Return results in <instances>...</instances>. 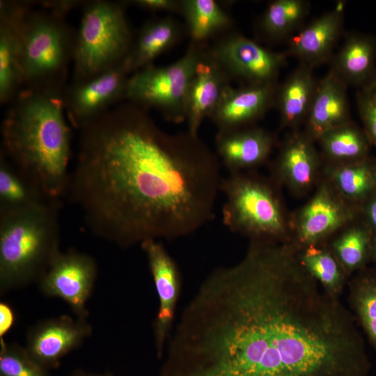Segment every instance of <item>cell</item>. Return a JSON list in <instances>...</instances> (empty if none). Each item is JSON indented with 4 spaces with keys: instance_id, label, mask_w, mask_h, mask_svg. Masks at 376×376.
<instances>
[{
    "instance_id": "1",
    "label": "cell",
    "mask_w": 376,
    "mask_h": 376,
    "mask_svg": "<svg viewBox=\"0 0 376 376\" xmlns=\"http://www.w3.org/2000/svg\"><path fill=\"white\" fill-rule=\"evenodd\" d=\"M168 376H366L352 313L301 265L291 241H251L217 268L168 340Z\"/></svg>"
},
{
    "instance_id": "12",
    "label": "cell",
    "mask_w": 376,
    "mask_h": 376,
    "mask_svg": "<svg viewBox=\"0 0 376 376\" xmlns=\"http://www.w3.org/2000/svg\"><path fill=\"white\" fill-rule=\"evenodd\" d=\"M96 275L97 265L91 256L75 251H60L39 280L40 288L47 296L67 301L84 318Z\"/></svg>"
},
{
    "instance_id": "20",
    "label": "cell",
    "mask_w": 376,
    "mask_h": 376,
    "mask_svg": "<svg viewBox=\"0 0 376 376\" xmlns=\"http://www.w3.org/2000/svg\"><path fill=\"white\" fill-rule=\"evenodd\" d=\"M312 139L306 132H295L283 143L272 170L274 178L297 193L313 187L319 158Z\"/></svg>"
},
{
    "instance_id": "11",
    "label": "cell",
    "mask_w": 376,
    "mask_h": 376,
    "mask_svg": "<svg viewBox=\"0 0 376 376\" xmlns=\"http://www.w3.org/2000/svg\"><path fill=\"white\" fill-rule=\"evenodd\" d=\"M357 209L341 197L330 182L324 183L301 209L295 221L292 242L299 249L320 244L353 221Z\"/></svg>"
},
{
    "instance_id": "38",
    "label": "cell",
    "mask_w": 376,
    "mask_h": 376,
    "mask_svg": "<svg viewBox=\"0 0 376 376\" xmlns=\"http://www.w3.org/2000/svg\"><path fill=\"white\" fill-rule=\"evenodd\" d=\"M14 315L10 308L1 303L0 305V335L2 336L13 323Z\"/></svg>"
},
{
    "instance_id": "33",
    "label": "cell",
    "mask_w": 376,
    "mask_h": 376,
    "mask_svg": "<svg viewBox=\"0 0 376 376\" xmlns=\"http://www.w3.org/2000/svg\"><path fill=\"white\" fill-rule=\"evenodd\" d=\"M0 376H49L46 368L26 351L1 339Z\"/></svg>"
},
{
    "instance_id": "14",
    "label": "cell",
    "mask_w": 376,
    "mask_h": 376,
    "mask_svg": "<svg viewBox=\"0 0 376 376\" xmlns=\"http://www.w3.org/2000/svg\"><path fill=\"white\" fill-rule=\"evenodd\" d=\"M277 86L276 84H263L234 88L229 84L209 118L217 125L218 131L247 127L275 104Z\"/></svg>"
},
{
    "instance_id": "35",
    "label": "cell",
    "mask_w": 376,
    "mask_h": 376,
    "mask_svg": "<svg viewBox=\"0 0 376 376\" xmlns=\"http://www.w3.org/2000/svg\"><path fill=\"white\" fill-rule=\"evenodd\" d=\"M126 4L152 11L180 13V1L175 0H132L125 1Z\"/></svg>"
},
{
    "instance_id": "36",
    "label": "cell",
    "mask_w": 376,
    "mask_h": 376,
    "mask_svg": "<svg viewBox=\"0 0 376 376\" xmlns=\"http://www.w3.org/2000/svg\"><path fill=\"white\" fill-rule=\"evenodd\" d=\"M86 2L80 0H56L42 1L37 3L40 4L44 9L65 16L72 9L80 6H83Z\"/></svg>"
},
{
    "instance_id": "7",
    "label": "cell",
    "mask_w": 376,
    "mask_h": 376,
    "mask_svg": "<svg viewBox=\"0 0 376 376\" xmlns=\"http://www.w3.org/2000/svg\"><path fill=\"white\" fill-rule=\"evenodd\" d=\"M124 1H86L76 38L72 82H81L125 62L133 41Z\"/></svg>"
},
{
    "instance_id": "25",
    "label": "cell",
    "mask_w": 376,
    "mask_h": 376,
    "mask_svg": "<svg viewBox=\"0 0 376 376\" xmlns=\"http://www.w3.org/2000/svg\"><path fill=\"white\" fill-rule=\"evenodd\" d=\"M22 171L0 153V214L50 201Z\"/></svg>"
},
{
    "instance_id": "24",
    "label": "cell",
    "mask_w": 376,
    "mask_h": 376,
    "mask_svg": "<svg viewBox=\"0 0 376 376\" xmlns=\"http://www.w3.org/2000/svg\"><path fill=\"white\" fill-rule=\"evenodd\" d=\"M181 34L180 25L170 17L146 23L140 30L125 65L130 75L152 64V61L172 47Z\"/></svg>"
},
{
    "instance_id": "17",
    "label": "cell",
    "mask_w": 376,
    "mask_h": 376,
    "mask_svg": "<svg viewBox=\"0 0 376 376\" xmlns=\"http://www.w3.org/2000/svg\"><path fill=\"white\" fill-rule=\"evenodd\" d=\"M0 103L10 104L23 88L19 63V32L31 1H0Z\"/></svg>"
},
{
    "instance_id": "41",
    "label": "cell",
    "mask_w": 376,
    "mask_h": 376,
    "mask_svg": "<svg viewBox=\"0 0 376 376\" xmlns=\"http://www.w3.org/2000/svg\"><path fill=\"white\" fill-rule=\"evenodd\" d=\"M371 84H376V75H375L373 82Z\"/></svg>"
},
{
    "instance_id": "37",
    "label": "cell",
    "mask_w": 376,
    "mask_h": 376,
    "mask_svg": "<svg viewBox=\"0 0 376 376\" xmlns=\"http://www.w3.org/2000/svg\"><path fill=\"white\" fill-rule=\"evenodd\" d=\"M364 214L367 222L366 226L373 233H376V192L366 200Z\"/></svg>"
},
{
    "instance_id": "28",
    "label": "cell",
    "mask_w": 376,
    "mask_h": 376,
    "mask_svg": "<svg viewBox=\"0 0 376 376\" xmlns=\"http://www.w3.org/2000/svg\"><path fill=\"white\" fill-rule=\"evenodd\" d=\"M348 301L376 352V271L362 269L349 281Z\"/></svg>"
},
{
    "instance_id": "4",
    "label": "cell",
    "mask_w": 376,
    "mask_h": 376,
    "mask_svg": "<svg viewBox=\"0 0 376 376\" xmlns=\"http://www.w3.org/2000/svg\"><path fill=\"white\" fill-rule=\"evenodd\" d=\"M59 200L0 214L1 293L40 280L61 251Z\"/></svg>"
},
{
    "instance_id": "5",
    "label": "cell",
    "mask_w": 376,
    "mask_h": 376,
    "mask_svg": "<svg viewBox=\"0 0 376 376\" xmlns=\"http://www.w3.org/2000/svg\"><path fill=\"white\" fill-rule=\"evenodd\" d=\"M75 38L76 32L64 15L30 7L22 17L19 32L23 88L63 93Z\"/></svg>"
},
{
    "instance_id": "8",
    "label": "cell",
    "mask_w": 376,
    "mask_h": 376,
    "mask_svg": "<svg viewBox=\"0 0 376 376\" xmlns=\"http://www.w3.org/2000/svg\"><path fill=\"white\" fill-rule=\"evenodd\" d=\"M204 51L191 42L176 61L148 65L130 75L125 100L146 110L155 109L174 123L185 121V100L190 80Z\"/></svg>"
},
{
    "instance_id": "30",
    "label": "cell",
    "mask_w": 376,
    "mask_h": 376,
    "mask_svg": "<svg viewBox=\"0 0 376 376\" xmlns=\"http://www.w3.org/2000/svg\"><path fill=\"white\" fill-rule=\"evenodd\" d=\"M318 141L327 157L338 164L367 158L370 141L351 121L327 132Z\"/></svg>"
},
{
    "instance_id": "34",
    "label": "cell",
    "mask_w": 376,
    "mask_h": 376,
    "mask_svg": "<svg viewBox=\"0 0 376 376\" xmlns=\"http://www.w3.org/2000/svg\"><path fill=\"white\" fill-rule=\"evenodd\" d=\"M357 104L365 133L370 142L376 146V84L359 89Z\"/></svg>"
},
{
    "instance_id": "9",
    "label": "cell",
    "mask_w": 376,
    "mask_h": 376,
    "mask_svg": "<svg viewBox=\"0 0 376 376\" xmlns=\"http://www.w3.org/2000/svg\"><path fill=\"white\" fill-rule=\"evenodd\" d=\"M207 53L230 79L246 85L276 84L287 57L285 52L271 51L240 34L224 38Z\"/></svg>"
},
{
    "instance_id": "3",
    "label": "cell",
    "mask_w": 376,
    "mask_h": 376,
    "mask_svg": "<svg viewBox=\"0 0 376 376\" xmlns=\"http://www.w3.org/2000/svg\"><path fill=\"white\" fill-rule=\"evenodd\" d=\"M63 93L23 88L1 126V152L50 200L66 194L71 130Z\"/></svg>"
},
{
    "instance_id": "32",
    "label": "cell",
    "mask_w": 376,
    "mask_h": 376,
    "mask_svg": "<svg viewBox=\"0 0 376 376\" xmlns=\"http://www.w3.org/2000/svg\"><path fill=\"white\" fill-rule=\"evenodd\" d=\"M373 233L367 226H354L347 228L329 247L348 278L363 269L370 259Z\"/></svg>"
},
{
    "instance_id": "18",
    "label": "cell",
    "mask_w": 376,
    "mask_h": 376,
    "mask_svg": "<svg viewBox=\"0 0 376 376\" xmlns=\"http://www.w3.org/2000/svg\"><path fill=\"white\" fill-rule=\"evenodd\" d=\"M230 80L217 63L204 52L187 91L185 121L188 132L198 134L202 122L210 117Z\"/></svg>"
},
{
    "instance_id": "23",
    "label": "cell",
    "mask_w": 376,
    "mask_h": 376,
    "mask_svg": "<svg viewBox=\"0 0 376 376\" xmlns=\"http://www.w3.org/2000/svg\"><path fill=\"white\" fill-rule=\"evenodd\" d=\"M318 84L313 68L301 64L277 86L275 104L282 127L295 128L306 121Z\"/></svg>"
},
{
    "instance_id": "31",
    "label": "cell",
    "mask_w": 376,
    "mask_h": 376,
    "mask_svg": "<svg viewBox=\"0 0 376 376\" xmlns=\"http://www.w3.org/2000/svg\"><path fill=\"white\" fill-rule=\"evenodd\" d=\"M309 10L304 0H275L269 3L260 20L263 33L270 40L288 38L302 24Z\"/></svg>"
},
{
    "instance_id": "21",
    "label": "cell",
    "mask_w": 376,
    "mask_h": 376,
    "mask_svg": "<svg viewBox=\"0 0 376 376\" xmlns=\"http://www.w3.org/2000/svg\"><path fill=\"white\" fill-rule=\"evenodd\" d=\"M306 133L318 141L327 132L350 122L347 86L332 70L320 81L306 120Z\"/></svg>"
},
{
    "instance_id": "13",
    "label": "cell",
    "mask_w": 376,
    "mask_h": 376,
    "mask_svg": "<svg viewBox=\"0 0 376 376\" xmlns=\"http://www.w3.org/2000/svg\"><path fill=\"white\" fill-rule=\"evenodd\" d=\"M140 245L146 255L159 297L154 334L157 354L161 357L173 327L180 276L175 262L159 240H147Z\"/></svg>"
},
{
    "instance_id": "27",
    "label": "cell",
    "mask_w": 376,
    "mask_h": 376,
    "mask_svg": "<svg viewBox=\"0 0 376 376\" xmlns=\"http://www.w3.org/2000/svg\"><path fill=\"white\" fill-rule=\"evenodd\" d=\"M298 257L305 269L328 294L340 298L349 278L329 248L311 244L298 249Z\"/></svg>"
},
{
    "instance_id": "16",
    "label": "cell",
    "mask_w": 376,
    "mask_h": 376,
    "mask_svg": "<svg viewBox=\"0 0 376 376\" xmlns=\"http://www.w3.org/2000/svg\"><path fill=\"white\" fill-rule=\"evenodd\" d=\"M91 327L79 318L75 320L61 316L38 324L28 335L26 347L29 354L46 368L56 364L90 334Z\"/></svg>"
},
{
    "instance_id": "22",
    "label": "cell",
    "mask_w": 376,
    "mask_h": 376,
    "mask_svg": "<svg viewBox=\"0 0 376 376\" xmlns=\"http://www.w3.org/2000/svg\"><path fill=\"white\" fill-rule=\"evenodd\" d=\"M330 70L347 86L359 90L370 85L376 75V38L359 33L347 36L331 58Z\"/></svg>"
},
{
    "instance_id": "26",
    "label": "cell",
    "mask_w": 376,
    "mask_h": 376,
    "mask_svg": "<svg viewBox=\"0 0 376 376\" xmlns=\"http://www.w3.org/2000/svg\"><path fill=\"white\" fill-rule=\"evenodd\" d=\"M191 42L201 45L231 24L228 13L214 0L180 1Z\"/></svg>"
},
{
    "instance_id": "39",
    "label": "cell",
    "mask_w": 376,
    "mask_h": 376,
    "mask_svg": "<svg viewBox=\"0 0 376 376\" xmlns=\"http://www.w3.org/2000/svg\"><path fill=\"white\" fill-rule=\"evenodd\" d=\"M370 259L376 265V233H373L371 238Z\"/></svg>"
},
{
    "instance_id": "29",
    "label": "cell",
    "mask_w": 376,
    "mask_h": 376,
    "mask_svg": "<svg viewBox=\"0 0 376 376\" xmlns=\"http://www.w3.org/2000/svg\"><path fill=\"white\" fill-rule=\"evenodd\" d=\"M374 168L367 158L338 164L332 169L329 182L346 201L352 203L366 201L376 192Z\"/></svg>"
},
{
    "instance_id": "40",
    "label": "cell",
    "mask_w": 376,
    "mask_h": 376,
    "mask_svg": "<svg viewBox=\"0 0 376 376\" xmlns=\"http://www.w3.org/2000/svg\"><path fill=\"white\" fill-rule=\"evenodd\" d=\"M373 175H374V179L376 184V166H375L374 170H373Z\"/></svg>"
},
{
    "instance_id": "42",
    "label": "cell",
    "mask_w": 376,
    "mask_h": 376,
    "mask_svg": "<svg viewBox=\"0 0 376 376\" xmlns=\"http://www.w3.org/2000/svg\"><path fill=\"white\" fill-rule=\"evenodd\" d=\"M84 376H105V375H84Z\"/></svg>"
},
{
    "instance_id": "10",
    "label": "cell",
    "mask_w": 376,
    "mask_h": 376,
    "mask_svg": "<svg viewBox=\"0 0 376 376\" xmlns=\"http://www.w3.org/2000/svg\"><path fill=\"white\" fill-rule=\"evenodd\" d=\"M129 73L125 61L81 82H72L63 93L66 116L79 130L125 99Z\"/></svg>"
},
{
    "instance_id": "15",
    "label": "cell",
    "mask_w": 376,
    "mask_h": 376,
    "mask_svg": "<svg viewBox=\"0 0 376 376\" xmlns=\"http://www.w3.org/2000/svg\"><path fill=\"white\" fill-rule=\"evenodd\" d=\"M274 145L272 134L261 127L218 131L216 155L229 173L246 171L264 164Z\"/></svg>"
},
{
    "instance_id": "6",
    "label": "cell",
    "mask_w": 376,
    "mask_h": 376,
    "mask_svg": "<svg viewBox=\"0 0 376 376\" xmlns=\"http://www.w3.org/2000/svg\"><path fill=\"white\" fill-rule=\"evenodd\" d=\"M219 191L225 196L224 224L251 241H288V221L272 180L254 172L229 173Z\"/></svg>"
},
{
    "instance_id": "19",
    "label": "cell",
    "mask_w": 376,
    "mask_h": 376,
    "mask_svg": "<svg viewBox=\"0 0 376 376\" xmlns=\"http://www.w3.org/2000/svg\"><path fill=\"white\" fill-rule=\"evenodd\" d=\"M343 24V13L339 6L323 13L290 38L285 54L313 69L327 62L333 56Z\"/></svg>"
},
{
    "instance_id": "2",
    "label": "cell",
    "mask_w": 376,
    "mask_h": 376,
    "mask_svg": "<svg viewBox=\"0 0 376 376\" xmlns=\"http://www.w3.org/2000/svg\"><path fill=\"white\" fill-rule=\"evenodd\" d=\"M79 131L65 195L95 235L128 247L191 235L213 219L221 162L198 134L168 132L130 102Z\"/></svg>"
}]
</instances>
